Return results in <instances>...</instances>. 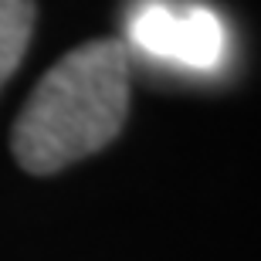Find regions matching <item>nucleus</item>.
Returning <instances> with one entry per match:
<instances>
[{
	"label": "nucleus",
	"instance_id": "obj_1",
	"mask_svg": "<svg viewBox=\"0 0 261 261\" xmlns=\"http://www.w3.org/2000/svg\"><path fill=\"white\" fill-rule=\"evenodd\" d=\"M129 112V51L88 41L38 82L14 122V156L28 173H55L119 136Z\"/></svg>",
	"mask_w": 261,
	"mask_h": 261
},
{
	"label": "nucleus",
	"instance_id": "obj_2",
	"mask_svg": "<svg viewBox=\"0 0 261 261\" xmlns=\"http://www.w3.org/2000/svg\"><path fill=\"white\" fill-rule=\"evenodd\" d=\"M129 41L156 61L214 71L227 55V28L203 4L143 0L129 17Z\"/></svg>",
	"mask_w": 261,
	"mask_h": 261
},
{
	"label": "nucleus",
	"instance_id": "obj_3",
	"mask_svg": "<svg viewBox=\"0 0 261 261\" xmlns=\"http://www.w3.org/2000/svg\"><path fill=\"white\" fill-rule=\"evenodd\" d=\"M34 34V0H0V88L14 71Z\"/></svg>",
	"mask_w": 261,
	"mask_h": 261
}]
</instances>
